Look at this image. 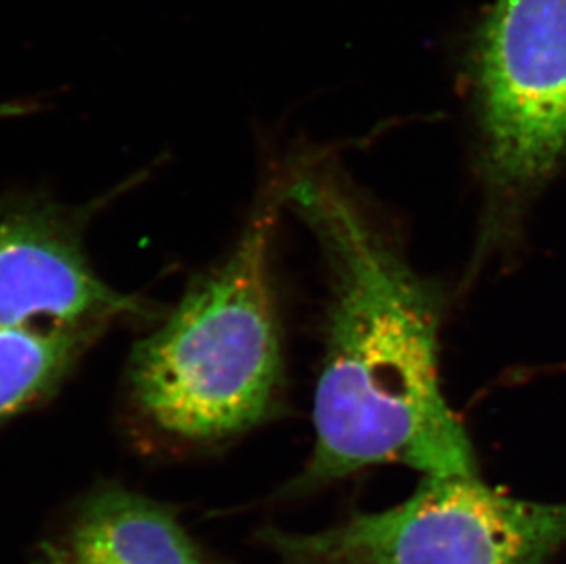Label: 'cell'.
<instances>
[{"label": "cell", "instance_id": "1", "mask_svg": "<svg viewBox=\"0 0 566 564\" xmlns=\"http://www.w3.org/2000/svg\"><path fill=\"white\" fill-rule=\"evenodd\" d=\"M281 198L325 257L331 304L305 468L272 495L297 501L361 469L479 474L439 376L442 297L328 167L300 170Z\"/></svg>", "mask_w": 566, "mask_h": 564}, {"label": "cell", "instance_id": "2", "mask_svg": "<svg viewBox=\"0 0 566 564\" xmlns=\"http://www.w3.org/2000/svg\"><path fill=\"white\" fill-rule=\"evenodd\" d=\"M275 206L261 202L230 255L197 279L128 359V398L175 448H219L279 415L284 367L272 253Z\"/></svg>", "mask_w": 566, "mask_h": 564}, {"label": "cell", "instance_id": "3", "mask_svg": "<svg viewBox=\"0 0 566 564\" xmlns=\"http://www.w3.org/2000/svg\"><path fill=\"white\" fill-rule=\"evenodd\" d=\"M255 539L279 564H546L566 549V502L515 499L479 474H426L398 506Z\"/></svg>", "mask_w": 566, "mask_h": 564}, {"label": "cell", "instance_id": "4", "mask_svg": "<svg viewBox=\"0 0 566 564\" xmlns=\"http://www.w3.org/2000/svg\"><path fill=\"white\" fill-rule=\"evenodd\" d=\"M473 85L497 229L566 156V0H495L476 35Z\"/></svg>", "mask_w": 566, "mask_h": 564}, {"label": "cell", "instance_id": "5", "mask_svg": "<svg viewBox=\"0 0 566 564\" xmlns=\"http://www.w3.org/2000/svg\"><path fill=\"white\" fill-rule=\"evenodd\" d=\"M81 222L43 202L0 206V331L150 320L142 299L103 281L86 259Z\"/></svg>", "mask_w": 566, "mask_h": 564}, {"label": "cell", "instance_id": "6", "mask_svg": "<svg viewBox=\"0 0 566 564\" xmlns=\"http://www.w3.org/2000/svg\"><path fill=\"white\" fill-rule=\"evenodd\" d=\"M32 564L224 563L192 537L171 504L102 482L41 539Z\"/></svg>", "mask_w": 566, "mask_h": 564}, {"label": "cell", "instance_id": "7", "mask_svg": "<svg viewBox=\"0 0 566 564\" xmlns=\"http://www.w3.org/2000/svg\"><path fill=\"white\" fill-rule=\"evenodd\" d=\"M102 328L28 325L0 331V426L54 396Z\"/></svg>", "mask_w": 566, "mask_h": 564}, {"label": "cell", "instance_id": "8", "mask_svg": "<svg viewBox=\"0 0 566 564\" xmlns=\"http://www.w3.org/2000/svg\"><path fill=\"white\" fill-rule=\"evenodd\" d=\"M39 107H41L39 103L32 102L6 103V105H0V119H4V117H15L24 116V114H32L33 111H38Z\"/></svg>", "mask_w": 566, "mask_h": 564}]
</instances>
